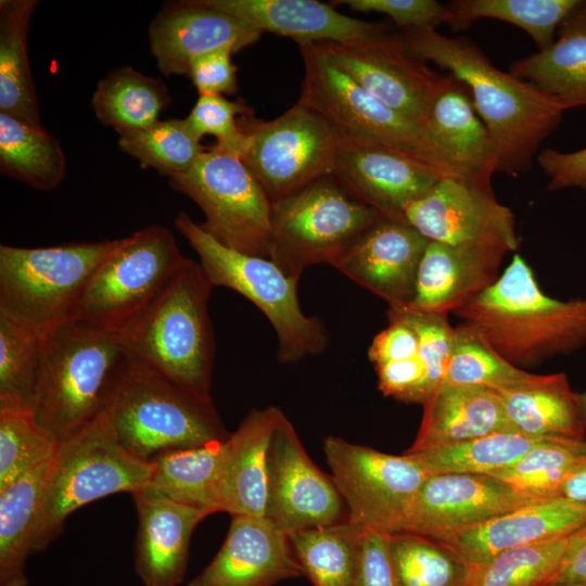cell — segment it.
I'll use <instances>...</instances> for the list:
<instances>
[{
	"label": "cell",
	"instance_id": "cell-1",
	"mask_svg": "<svg viewBox=\"0 0 586 586\" xmlns=\"http://www.w3.org/2000/svg\"><path fill=\"white\" fill-rule=\"evenodd\" d=\"M398 35L412 56L448 71L467 86L497 146V173L528 171L565 110L533 84L498 69L467 37H448L435 28H407Z\"/></svg>",
	"mask_w": 586,
	"mask_h": 586
},
{
	"label": "cell",
	"instance_id": "cell-2",
	"mask_svg": "<svg viewBox=\"0 0 586 586\" xmlns=\"http://www.w3.org/2000/svg\"><path fill=\"white\" fill-rule=\"evenodd\" d=\"M454 314L518 368L586 344V298L548 296L519 254L492 285Z\"/></svg>",
	"mask_w": 586,
	"mask_h": 586
},
{
	"label": "cell",
	"instance_id": "cell-3",
	"mask_svg": "<svg viewBox=\"0 0 586 586\" xmlns=\"http://www.w3.org/2000/svg\"><path fill=\"white\" fill-rule=\"evenodd\" d=\"M123 335L71 319L42 335L31 415L56 444L105 411L129 360Z\"/></svg>",
	"mask_w": 586,
	"mask_h": 586
},
{
	"label": "cell",
	"instance_id": "cell-4",
	"mask_svg": "<svg viewBox=\"0 0 586 586\" xmlns=\"http://www.w3.org/2000/svg\"><path fill=\"white\" fill-rule=\"evenodd\" d=\"M104 413L119 443L148 462L169 449L200 447L230 436L212 397L176 383L131 356Z\"/></svg>",
	"mask_w": 586,
	"mask_h": 586
},
{
	"label": "cell",
	"instance_id": "cell-5",
	"mask_svg": "<svg viewBox=\"0 0 586 586\" xmlns=\"http://www.w3.org/2000/svg\"><path fill=\"white\" fill-rule=\"evenodd\" d=\"M212 288L200 263L187 257L157 298L123 334L132 358L206 397H211L215 356L207 307Z\"/></svg>",
	"mask_w": 586,
	"mask_h": 586
},
{
	"label": "cell",
	"instance_id": "cell-6",
	"mask_svg": "<svg viewBox=\"0 0 586 586\" xmlns=\"http://www.w3.org/2000/svg\"><path fill=\"white\" fill-rule=\"evenodd\" d=\"M151 475L152 463L119 443L103 412L58 444L43 484L33 552L55 540L68 515L80 507L113 494L142 491Z\"/></svg>",
	"mask_w": 586,
	"mask_h": 586
},
{
	"label": "cell",
	"instance_id": "cell-7",
	"mask_svg": "<svg viewBox=\"0 0 586 586\" xmlns=\"http://www.w3.org/2000/svg\"><path fill=\"white\" fill-rule=\"evenodd\" d=\"M175 227L199 255L213 286L229 288L263 311L278 336L281 362H296L326 349L329 337L323 323L304 315L300 307V278L286 275L270 258L221 244L187 213L177 214Z\"/></svg>",
	"mask_w": 586,
	"mask_h": 586
},
{
	"label": "cell",
	"instance_id": "cell-8",
	"mask_svg": "<svg viewBox=\"0 0 586 586\" xmlns=\"http://www.w3.org/2000/svg\"><path fill=\"white\" fill-rule=\"evenodd\" d=\"M382 218L333 175L324 176L271 203L268 258L296 278L310 265L334 266Z\"/></svg>",
	"mask_w": 586,
	"mask_h": 586
},
{
	"label": "cell",
	"instance_id": "cell-9",
	"mask_svg": "<svg viewBox=\"0 0 586 586\" xmlns=\"http://www.w3.org/2000/svg\"><path fill=\"white\" fill-rule=\"evenodd\" d=\"M115 243L0 245V315L41 336L73 319L88 280Z\"/></svg>",
	"mask_w": 586,
	"mask_h": 586
},
{
	"label": "cell",
	"instance_id": "cell-10",
	"mask_svg": "<svg viewBox=\"0 0 586 586\" xmlns=\"http://www.w3.org/2000/svg\"><path fill=\"white\" fill-rule=\"evenodd\" d=\"M186 259L173 232L160 225L116 239L88 280L73 319L123 335Z\"/></svg>",
	"mask_w": 586,
	"mask_h": 586
},
{
	"label": "cell",
	"instance_id": "cell-11",
	"mask_svg": "<svg viewBox=\"0 0 586 586\" xmlns=\"http://www.w3.org/2000/svg\"><path fill=\"white\" fill-rule=\"evenodd\" d=\"M297 46L304 64L298 103L319 114L342 137L394 149L450 178L442 155L420 124L372 97L335 66L317 43Z\"/></svg>",
	"mask_w": 586,
	"mask_h": 586
},
{
	"label": "cell",
	"instance_id": "cell-12",
	"mask_svg": "<svg viewBox=\"0 0 586 586\" xmlns=\"http://www.w3.org/2000/svg\"><path fill=\"white\" fill-rule=\"evenodd\" d=\"M240 157L270 202L284 199L332 175L339 133L319 114L296 102L267 122L240 116Z\"/></svg>",
	"mask_w": 586,
	"mask_h": 586
},
{
	"label": "cell",
	"instance_id": "cell-13",
	"mask_svg": "<svg viewBox=\"0 0 586 586\" xmlns=\"http://www.w3.org/2000/svg\"><path fill=\"white\" fill-rule=\"evenodd\" d=\"M168 180L198 204L205 216L201 226L217 241L268 258L271 202L239 155L213 145Z\"/></svg>",
	"mask_w": 586,
	"mask_h": 586
},
{
	"label": "cell",
	"instance_id": "cell-14",
	"mask_svg": "<svg viewBox=\"0 0 586 586\" xmlns=\"http://www.w3.org/2000/svg\"><path fill=\"white\" fill-rule=\"evenodd\" d=\"M323 451L348 519L362 530L399 533L429 474L406 453L390 455L336 436L324 440Z\"/></svg>",
	"mask_w": 586,
	"mask_h": 586
},
{
	"label": "cell",
	"instance_id": "cell-15",
	"mask_svg": "<svg viewBox=\"0 0 586 586\" xmlns=\"http://www.w3.org/2000/svg\"><path fill=\"white\" fill-rule=\"evenodd\" d=\"M326 56L372 97L422 124L443 75L412 56L398 33L348 42H318Z\"/></svg>",
	"mask_w": 586,
	"mask_h": 586
},
{
	"label": "cell",
	"instance_id": "cell-16",
	"mask_svg": "<svg viewBox=\"0 0 586 586\" xmlns=\"http://www.w3.org/2000/svg\"><path fill=\"white\" fill-rule=\"evenodd\" d=\"M266 518L286 534L348 518L332 477L314 463L285 416L269 448Z\"/></svg>",
	"mask_w": 586,
	"mask_h": 586
},
{
	"label": "cell",
	"instance_id": "cell-17",
	"mask_svg": "<svg viewBox=\"0 0 586 586\" xmlns=\"http://www.w3.org/2000/svg\"><path fill=\"white\" fill-rule=\"evenodd\" d=\"M404 217L430 242L495 246L507 252L519 245L512 211L493 190L457 179H441L406 207Z\"/></svg>",
	"mask_w": 586,
	"mask_h": 586
},
{
	"label": "cell",
	"instance_id": "cell-18",
	"mask_svg": "<svg viewBox=\"0 0 586 586\" xmlns=\"http://www.w3.org/2000/svg\"><path fill=\"white\" fill-rule=\"evenodd\" d=\"M534 500L488 474H429L399 533L440 540Z\"/></svg>",
	"mask_w": 586,
	"mask_h": 586
},
{
	"label": "cell",
	"instance_id": "cell-19",
	"mask_svg": "<svg viewBox=\"0 0 586 586\" xmlns=\"http://www.w3.org/2000/svg\"><path fill=\"white\" fill-rule=\"evenodd\" d=\"M332 175L385 218L405 224L406 207L445 178L433 166L394 149L340 135Z\"/></svg>",
	"mask_w": 586,
	"mask_h": 586
},
{
	"label": "cell",
	"instance_id": "cell-20",
	"mask_svg": "<svg viewBox=\"0 0 586 586\" xmlns=\"http://www.w3.org/2000/svg\"><path fill=\"white\" fill-rule=\"evenodd\" d=\"M421 126L442 155L451 179L493 190L497 146L462 81L451 74L442 76Z\"/></svg>",
	"mask_w": 586,
	"mask_h": 586
},
{
	"label": "cell",
	"instance_id": "cell-21",
	"mask_svg": "<svg viewBox=\"0 0 586 586\" xmlns=\"http://www.w3.org/2000/svg\"><path fill=\"white\" fill-rule=\"evenodd\" d=\"M262 34L206 0L169 2L149 26L151 52L165 76H188L195 59L224 48L238 52L258 41Z\"/></svg>",
	"mask_w": 586,
	"mask_h": 586
},
{
	"label": "cell",
	"instance_id": "cell-22",
	"mask_svg": "<svg viewBox=\"0 0 586 586\" xmlns=\"http://www.w3.org/2000/svg\"><path fill=\"white\" fill-rule=\"evenodd\" d=\"M429 241L405 222L382 218L369 228L334 267L383 298L388 309L407 307Z\"/></svg>",
	"mask_w": 586,
	"mask_h": 586
},
{
	"label": "cell",
	"instance_id": "cell-23",
	"mask_svg": "<svg viewBox=\"0 0 586 586\" xmlns=\"http://www.w3.org/2000/svg\"><path fill=\"white\" fill-rule=\"evenodd\" d=\"M225 542L188 586H271L304 575L289 536L267 518L232 515Z\"/></svg>",
	"mask_w": 586,
	"mask_h": 586
},
{
	"label": "cell",
	"instance_id": "cell-24",
	"mask_svg": "<svg viewBox=\"0 0 586 586\" xmlns=\"http://www.w3.org/2000/svg\"><path fill=\"white\" fill-rule=\"evenodd\" d=\"M586 526V505L564 497L534 500L491 521L435 540L467 564L482 563L508 549L561 538Z\"/></svg>",
	"mask_w": 586,
	"mask_h": 586
},
{
	"label": "cell",
	"instance_id": "cell-25",
	"mask_svg": "<svg viewBox=\"0 0 586 586\" xmlns=\"http://www.w3.org/2000/svg\"><path fill=\"white\" fill-rule=\"evenodd\" d=\"M138 515L135 570L144 586H177L188 568L193 531L211 513L148 488L131 495Z\"/></svg>",
	"mask_w": 586,
	"mask_h": 586
},
{
	"label": "cell",
	"instance_id": "cell-26",
	"mask_svg": "<svg viewBox=\"0 0 586 586\" xmlns=\"http://www.w3.org/2000/svg\"><path fill=\"white\" fill-rule=\"evenodd\" d=\"M507 253L495 246L429 241L419 264L415 296L405 308L445 316L457 311L497 280Z\"/></svg>",
	"mask_w": 586,
	"mask_h": 586
},
{
	"label": "cell",
	"instance_id": "cell-27",
	"mask_svg": "<svg viewBox=\"0 0 586 586\" xmlns=\"http://www.w3.org/2000/svg\"><path fill=\"white\" fill-rule=\"evenodd\" d=\"M284 416L275 406L253 409L230 433L225 442L217 487L219 512L266 518L269 448Z\"/></svg>",
	"mask_w": 586,
	"mask_h": 586
},
{
	"label": "cell",
	"instance_id": "cell-28",
	"mask_svg": "<svg viewBox=\"0 0 586 586\" xmlns=\"http://www.w3.org/2000/svg\"><path fill=\"white\" fill-rule=\"evenodd\" d=\"M260 33L286 36L298 42H348L390 31L385 23L347 16L333 4L315 0H206Z\"/></svg>",
	"mask_w": 586,
	"mask_h": 586
},
{
	"label": "cell",
	"instance_id": "cell-29",
	"mask_svg": "<svg viewBox=\"0 0 586 586\" xmlns=\"http://www.w3.org/2000/svg\"><path fill=\"white\" fill-rule=\"evenodd\" d=\"M421 424L408 453L466 443L514 431L500 396L486 385L442 384L423 404ZM517 432V431H515Z\"/></svg>",
	"mask_w": 586,
	"mask_h": 586
},
{
	"label": "cell",
	"instance_id": "cell-30",
	"mask_svg": "<svg viewBox=\"0 0 586 586\" xmlns=\"http://www.w3.org/2000/svg\"><path fill=\"white\" fill-rule=\"evenodd\" d=\"M493 388L514 431L540 437H586L579 394L573 392L565 373H528Z\"/></svg>",
	"mask_w": 586,
	"mask_h": 586
},
{
	"label": "cell",
	"instance_id": "cell-31",
	"mask_svg": "<svg viewBox=\"0 0 586 586\" xmlns=\"http://www.w3.org/2000/svg\"><path fill=\"white\" fill-rule=\"evenodd\" d=\"M555 42L514 61L509 73L555 99L565 111L586 106V0L560 24Z\"/></svg>",
	"mask_w": 586,
	"mask_h": 586
},
{
	"label": "cell",
	"instance_id": "cell-32",
	"mask_svg": "<svg viewBox=\"0 0 586 586\" xmlns=\"http://www.w3.org/2000/svg\"><path fill=\"white\" fill-rule=\"evenodd\" d=\"M37 0L0 1V112L42 128L27 53Z\"/></svg>",
	"mask_w": 586,
	"mask_h": 586
},
{
	"label": "cell",
	"instance_id": "cell-33",
	"mask_svg": "<svg viewBox=\"0 0 586 586\" xmlns=\"http://www.w3.org/2000/svg\"><path fill=\"white\" fill-rule=\"evenodd\" d=\"M226 441L156 455L145 488L211 514L219 512L217 487Z\"/></svg>",
	"mask_w": 586,
	"mask_h": 586
},
{
	"label": "cell",
	"instance_id": "cell-34",
	"mask_svg": "<svg viewBox=\"0 0 586 586\" xmlns=\"http://www.w3.org/2000/svg\"><path fill=\"white\" fill-rule=\"evenodd\" d=\"M51 460V459H50ZM50 460L0 489V586H27L25 573Z\"/></svg>",
	"mask_w": 586,
	"mask_h": 586
},
{
	"label": "cell",
	"instance_id": "cell-35",
	"mask_svg": "<svg viewBox=\"0 0 586 586\" xmlns=\"http://www.w3.org/2000/svg\"><path fill=\"white\" fill-rule=\"evenodd\" d=\"M364 531L347 518L288 536L304 575L314 586H356Z\"/></svg>",
	"mask_w": 586,
	"mask_h": 586
},
{
	"label": "cell",
	"instance_id": "cell-36",
	"mask_svg": "<svg viewBox=\"0 0 586 586\" xmlns=\"http://www.w3.org/2000/svg\"><path fill=\"white\" fill-rule=\"evenodd\" d=\"M169 101L168 91L161 80L131 66H123L97 84L91 107L102 125L119 132L154 125Z\"/></svg>",
	"mask_w": 586,
	"mask_h": 586
},
{
	"label": "cell",
	"instance_id": "cell-37",
	"mask_svg": "<svg viewBox=\"0 0 586 586\" xmlns=\"http://www.w3.org/2000/svg\"><path fill=\"white\" fill-rule=\"evenodd\" d=\"M1 173L37 190H52L66 175L59 141L43 128L0 112Z\"/></svg>",
	"mask_w": 586,
	"mask_h": 586
},
{
	"label": "cell",
	"instance_id": "cell-38",
	"mask_svg": "<svg viewBox=\"0 0 586 586\" xmlns=\"http://www.w3.org/2000/svg\"><path fill=\"white\" fill-rule=\"evenodd\" d=\"M550 437L515 431L496 432L466 443L408 453L426 474H488L506 469Z\"/></svg>",
	"mask_w": 586,
	"mask_h": 586
},
{
	"label": "cell",
	"instance_id": "cell-39",
	"mask_svg": "<svg viewBox=\"0 0 586 586\" xmlns=\"http://www.w3.org/2000/svg\"><path fill=\"white\" fill-rule=\"evenodd\" d=\"M578 0H453L446 4L449 26L466 28L480 18L512 24L531 36L538 51L556 40L562 21Z\"/></svg>",
	"mask_w": 586,
	"mask_h": 586
},
{
	"label": "cell",
	"instance_id": "cell-40",
	"mask_svg": "<svg viewBox=\"0 0 586 586\" xmlns=\"http://www.w3.org/2000/svg\"><path fill=\"white\" fill-rule=\"evenodd\" d=\"M585 456L586 437H550L512 466L491 475L536 500L560 497L564 481Z\"/></svg>",
	"mask_w": 586,
	"mask_h": 586
},
{
	"label": "cell",
	"instance_id": "cell-41",
	"mask_svg": "<svg viewBox=\"0 0 586 586\" xmlns=\"http://www.w3.org/2000/svg\"><path fill=\"white\" fill-rule=\"evenodd\" d=\"M41 349V335L0 315V411L31 413Z\"/></svg>",
	"mask_w": 586,
	"mask_h": 586
},
{
	"label": "cell",
	"instance_id": "cell-42",
	"mask_svg": "<svg viewBox=\"0 0 586 586\" xmlns=\"http://www.w3.org/2000/svg\"><path fill=\"white\" fill-rule=\"evenodd\" d=\"M574 534L508 549L482 563L470 565L466 586L549 584L561 569Z\"/></svg>",
	"mask_w": 586,
	"mask_h": 586
},
{
	"label": "cell",
	"instance_id": "cell-43",
	"mask_svg": "<svg viewBox=\"0 0 586 586\" xmlns=\"http://www.w3.org/2000/svg\"><path fill=\"white\" fill-rule=\"evenodd\" d=\"M397 586H466L467 564L446 546L424 536L395 533L387 536Z\"/></svg>",
	"mask_w": 586,
	"mask_h": 586
},
{
	"label": "cell",
	"instance_id": "cell-44",
	"mask_svg": "<svg viewBox=\"0 0 586 586\" xmlns=\"http://www.w3.org/2000/svg\"><path fill=\"white\" fill-rule=\"evenodd\" d=\"M119 149L142 168H153L168 178L188 171L206 150L188 129L184 119L158 120L138 130L119 131Z\"/></svg>",
	"mask_w": 586,
	"mask_h": 586
},
{
	"label": "cell",
	"instance_id": "cell-45",
	"mask_svg": "<svg viewBox=\"0 0 586 586\" xmlns=\"http://www.w3.org/2000/svg\"><path fill=\"white\" fill-rule=\"evenodd\" d=\"M522 370L505 358L470 324L454 327L448 366L442 384L500 386L525 378Z\"/></svg>",
	"mask_w": 586,
	"mask_h": 586
},
{
	"label": "cell",
	"instance_id": "cell-46",
	"mask_svg": "<svg viewBox=\"0 0 586 586\" xmlns=\"http://www.w3.org/2000/svg\"><path fill=\"white\" fill-rule=\"evenodd\" d=\"M58 444L31 413L0 411V489L49 461Z\"/></svg>",
	"mask_w": 586,
	"mask_h": 586
},
{
	"label": "cell",
	"instance_id": "cell-47",
	"mask_svg": "<svg viewBox=\"0 0 586 586\" xmlns=\"http://www.w3.org/2000/svg\"><path fill=\"white\" fill-rule=\"evenodd\" d=\"M252 113L242 101H231L225 95L199 94L184 119L188 129L199 140L204 136L216 138V146L240 155L244 135L238 116Z\"/></svg>",
	"mask_w": 586,
	"mask_h": 586
},
{
	"label": "cell",
	"instance_id": "cell-48",
	"mask_svg": "<svg viewBox=\"0 0 586 586\" xmlns=\"http://www.w3.org/2000/svg\"><path fill=\"white\" fill-rule=\"evenodd\" d=\"M417 333L419 355L426 369L428 398L442 385L451 351L454 327L445 315L423 314L406 308L388 309Z\"/></svg>",
	"mask_w": 586,
	"mask_h": 586
},
{
	"label": "cell",
	"instance_id": "cell-49",
	"mask_svg": "<svg viewBox=\"0 0 586 586\" xmlns=\"http://www.w3.org/2000/svg\"><path fill=\"white\" fill-rule=\"evenodd\" d=\"M331 4H344L358 12L385 14L404 29L436 28L440 24L449 23L446 4L435 0H339Z\"/></svg>",
	"mask_w": 586,
	"mask_h": 586
},
{
	"label": "cell",
	"instance_id": "cell-50",
	"mask_svg": "<svg viewBox=\"0 0 586 586\" xmlns=\"http://www.w3.org/2000/svg\"><path fill=\"white\" fill-rule=\"evenodd\" d=\"M233 53L231 48H224L192 61L188 76L199 94L225 95L237 92V68L231 61Z\"/></svg>",
	"mask_w": 586,
	"mask_h": 586
},
{
	"label": "cell",
	"instance_id": "cell-51",
	"mask_svg": "<svg viewBox=\"0 0 586 586\" xmlns=\"http://www.w3.org/2000/svg\"><path fill=\"white\" fill-rule=\"evenodd\" d=\"M388 326L378 333L368 349L374 367L410 359L419 355V339L416 331L400 317L387 313Z\"/></svg>",
	"mask_w": 586,
	"mask_h": 586
},
{
	"label": "cell",
	"instance_id": "cell-52",
	"mask_svg": "<svg viewBox=\"0 0 586 586\" xmlns=\"http://www.w3.org/2000/svg\"><path fill=\"white\" fill-rule=\"evenodd\" d=\"M536 161L548 178V190L586 191V148L573 152L547 148L537 154Z\"/></svg>",
	"mask_w": 586,
	"mask_h": 586
},
{
	"label": "cell",
	"instance_id": "cell-53",
	"mask_svg": "<svg viewBox=\"0 0 586 586\" xmlns=\"http://www.w3.org/2000/svg\"><path fill=\"white\" fill-rule=\"evenodd\" d=\"M388 534L365 530L356 586H397L390 553Z\"/></svg>",
	"mask_w": 586,
	"mask_h": 586
},
{
	"label": "cell",
	"instance_id": "cell-54",
	"mask_svg": "<svg viewBox=\"0 0 586 586\" xmlns=\"http://www.w3.org/2000/svg\"><path fill=\"white\" fill-rule=\"evenodd\" d=\"M586 582V526L573 535L564 562L549 584Z\"/></svg>",
	"mask_w": 586,
	"mask_h": 586
},
{
	"label": "cell",
	"instance_id": "cell-55",
	"mask_svg": "<svg viewBox=\"0 0 586 586\" xmlns=\"http://www.w3.org/2000/svg\"><path fill=\"white\" fill-rule=\"evenodd\" d=\"M560 497L586 505V456L564 481Z\"/></svg>",
	"mask_w": 586,
	"mask_h": 586
},
{
	"label": "cell",
	"instance_id": "cell-56",
	"mask_svg": "<svg viewBox=\"0 0 586 586\" xmlns=\"http://www.w3.org/2000/svg\"><path fill=\"white\" fill-rule=\"evenodd\" d=\"M543 586H586V582L546 584V585H543Z\"/></svg>",
	"mask_w": 586,
	"mask_h": 586
},
{
	"label": "cell",
	"instance_id": "cell-57",
	"mask_svg": "<svg viewBox=\"0 0 586 586\" xmlns=\"http://www.w3.org/2000/svg\"><path fill=\"white\" fill-rule=\"evenodd\" d=\"M579 399H581L583 416H584V420L586 424V392L579 394Z\"/></svg>",
	"mask_w": 586,
	"mask_h": 586
}]
</instances>
